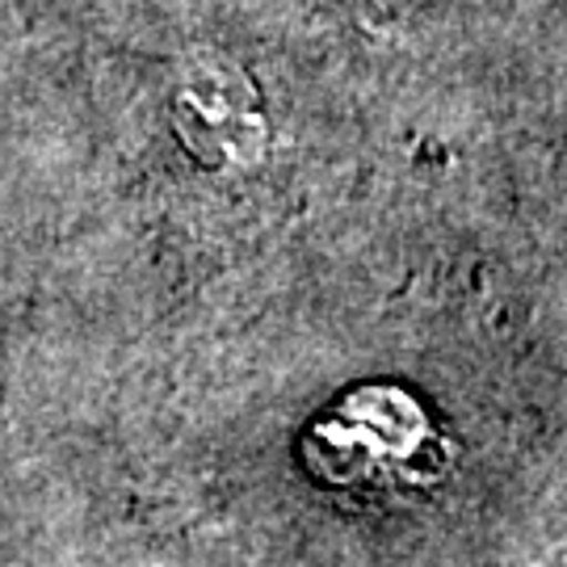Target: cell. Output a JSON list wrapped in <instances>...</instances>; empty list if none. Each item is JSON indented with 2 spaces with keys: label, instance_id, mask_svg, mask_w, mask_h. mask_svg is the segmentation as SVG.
Segmentation results:
<instances>
[{
  "label": "cell",
  "instance_id": "1",
  "mask_svg": "<svg viewBox=\"0 0 567 567\" xmlns=\"http://www.w3.org/2000/svg\"><path fill=\"white\" fill-rule=\"evenodd\" d=\"M182 147L215 173H248L269 152V118L252 76L219 51H194L168 97Z\"/></svg>",
  "mask_w": 567,
  "mask_h": 567
}]
</instances>
